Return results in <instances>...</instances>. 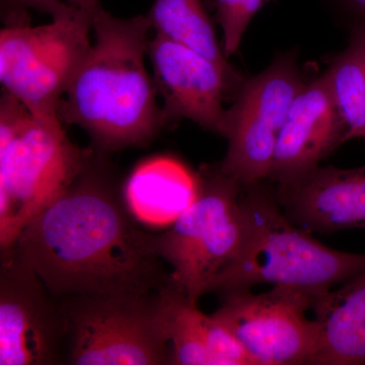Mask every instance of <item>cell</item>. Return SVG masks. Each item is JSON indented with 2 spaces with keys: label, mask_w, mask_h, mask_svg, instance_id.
<instances>
[{
  "label": "cell",
  "mask_w": 365,
  "mask_h": 365,
  "mask_svg": "<svg viewBox=\"0 0 365 365\" xmlns=\"http://www.w3.org/2000/svg\"><path fill=\"white\" fill-rule=\"evenodd\" d=\"M345 135L344 120L326 71L295 97L281 129L269 179L278 186L299 181L344 143Z\"/></svg>",
  "instance_id": "obj_12"
},
{
  "label": "cell",
  "mask_w": 365,
  "mask_h": 365,
  "mask_svg": "<svg viewBox=\"0 0 365 365\" xmlns=\"http://www.w3.org/2000/svg\"><path fill=\"white\" fill-rule=\"evenodd\" d=\"M271 0H215L216 20L222 30L225 57L239 50L247 28L255 14Z\"/></svg>",
  "instance_id": "obj_19"
},
{
  "label": "cell",
  "mask_w": 365,
  "mask_h": 365,
  "mask_svg": "<svg viewBox=\"0 0 365 365\" xmlns=\"http://www.w3.org/2000/svg\"><path fill=\"white\" fill-rule=\"evenodd\" d=\"M146 16L119 19L100 4L93 11L95 42L74 74L59 108L100 151L144 146L165 126L155 81L146 71Z\"/></svg>",
  "instance_id": "obj_2"
},
{
  "label": "cell",
  "mask_w": 365,
  "mask_h": 365,
  "mask_svg": "<svg viewBox=\"0 0 365 365\" xmlns=\"http://www.w3.org/2000/svg\"><path fill=\"white\" fill-rule=\"evenodd\" d=\"M327 72L344 120L345 143L365 139V21L353 28L349 45Z\"/></svg>",
  "instance_id": "obj_18"
},
{
  "label": "cell",
  "mask_w": 365,
  "mask_h": 365,
  "mask_svg": "<svg viewBox=\"0 0 365 365\" xmlns=\"http://www.w3.org/2000/svg\"><path fill=\"white\" fill-rule=\"evenodd\" d=\"M148 56L165 125L188 119L225 136L223 98L239 86L227 72L198 52L158 35L148 43Z\"/></svg>",
  "instance_id": "obj_11"
},
{
  "label": "cell",
  "mask_w": 365,
  "mask_h": 365,
  "mask_svg": "<svg viewBox=\"0 0 365 365\" xmlns=\"http://www.w3.org/2000/svg\"><path fill=\"white\" fill-rule=\"evenodd\" d=\"M91 153L69 140L60 118H38L7 91L0 100V247L66 190Z\"/></svg>",
  "instance_id": "obj_4"
},
{
  "label": "cell",
  "mask_w": 365,
  "mask_h": 365,
  "mask_svg": "<svg viewBox=\"0 0 365 365\" xmlns=\"http://www.w3.org/2000/svg\"><path fill=\"white\" fill-rule=\"evenodd\" d=\"M1 255L0 364L67 361L69 324L60 299L13 250Z\"/></svg>",
  "instance_id": "obj_10"
},
{
  "label": "cell",
  "mask_w": 365,
  "mask_h": 365,
  "mask_svg": "<svg viewBox=\"0 0 365 365\" xmlns=\"http://www.w3.org/2000/svg\"><path fill=\"white\" fill-rule=\"evenodd\" d=\"M69 324L67 364H170L160 292L150 295H72L59 299Z\"/></svg>",
  "instance_id": "obj_7"
},
{
  "label": "cell",
  "mask_w": 365,
  "mask_h": 365,
  "mask_svg": "<svg viewBox=\"0 0 365 365\" xmlns=\"http://www.w3.org/2000/svg\"><path fill=\"white\" fill-rule=\"evenodd\" d=\"M319 340L314 365L365 364V273L314 300Z\"/></svg>",
  "instance_id": "obj_14"
},
{
  "label": "cell",
  "mask_w": 365,
  "mask_h": 365,
  "mask_svg": "<svg viewBox=\"0 0 365 365\" xmlns=\"http://www.w3.org/2000/svg\"><path fill=\"white\" fill-rule=\"evenodd\" d=\"M93 11L71 9L46 25L1 29L0 83L34 116L60 118L64 93L91 47Z\"/></svg>",
  "instance_id": "obj_6"
},
{
  "label": "cell",
  "mask_w": 365,
  "mask_h": 365,
  "mask_svg": "<svg viewBox=\"0 0 365 365\" xmlns=\"http://www.w3.org/2000/svg\"><path fill=\"white\" fill-rule=\"evenodd\" d=\"M223 297L212 316L237 338L251 365L313 364L319 330L316 319L307 317L314 306L311 295L273 285L260 294L242 289Z\"/></svg>",
  "instance_id": "obj_8"
},
{
  "label": "cell",
  "mask_w": 365,
  "mask_h": 365,
  "mask_svg": "<svg viewBox=\"0 0 365 365\" xmlns=\"http://www.w3.org/2000/svg\"><path fill=\"white\" fill-rule=\"evenodd\" d=\"M101 0H1L2 20L4 24L29 20V11L47 14L51 18L71 9L95 11Z\"/></svg>",
  "instance_id": "obj_20"
},
{
  "label": "cell",
  "mask_w": 365,
  "mask_h": 365,
  "mask_svg": "<svg viewBox=\"0 0 365 365\" xmlns=\"http://www.w3.org/2000/svg\"><path fill=\"white\" fill-rule=\"evenodd\" d=\"M244 187L241 251L216 275L208 292L223 295L272 284L302 290L314 300L365 273V254L337 251L314 240L287 217L275 194L261 182Z\"/></svg>",
  "instance_id": "obj_3"
},
{
  "label": "cell",
  "mask_w": 365,
  "mask_h": 365,
  "mask_svg": "<svg viewBox=\"0 0 365 365\" xmlns=\"http://www.w3.org/2000/svg\"><path fill=\"white\" fill-rule=\"evenodd\" d=\"M304 86L289 55L242 83L237 101L227 111L228 148L220 165L225 174L241 186L269 178L281 129Z\"/></svg>",
  "instance_id": "obj_9"
},
{
  "label": "cell",
  "mask_w": 365,
  "mask_h": 365,
  "mask_svg": "<svg viewBox=\"0 0 365 365\" xmlns=\"http://www.w3.org/2000/svg\"><path fill=\"white\" fill-rule=\"evenodd\" d=\"M283 212L309 232L365 230V165L355 169L319 167L275 193Z\"/></svg>",
  "instance_id": "obj_13"
},
{
  "label": "cell",
  "mask_w": 365,
  "mask_h": 365,
  "mask_svg": "<svg viewBox=\"0 0 365 365\" xmlns=\"http://www.w3.org/2000/svg\"><path fill=\"white\" fill-rule=\"evenodd\" d=\"M163 331L170 346V364L215 365L206 344V314L181 285L170 278L160 290Z\"/></svg>",
  "instance_id": "obj_17"
},
{
  "label": "cell",
  "mask_w": 365,
  "mask_h": 365,
  "mask_svg": "<svg viewBox=\"0 0 365 365\" xmlns=\"http://www.w3.org/2000/svg\"><path fill=\"white\" fill-rule=\"evenodd\" d=\"M134 215L102 158L91 153L9 249L58 299L157 294L172 274L158 253V235L143 230Z\"/></svg>",
  "instance_id": "obj_1"
},
{
  "label": "cell",
  "mask_w": 365,
  "mask_h": 365,
  "mask_svg": "<svg viewBox=\"0 0 365 365\" xmlns=\"http://www.w3.org/2000/svg\"><path fill=\"white\" fill-rule=\"evenodd\" d=\"M194 202L157 235L158 253L191 302L207 294L218 273L237 258L246 230L241 185L220 165L203 168Z\"/></svg>",
  "instance_id": "obj_5"
},
{
  "label": "cell",
  "mask_w": 365,
  "mask_h": 365,
  "mask_svg": "<svg viewBox=\"0 0 365 365\" xmlns=\"http://www.w3.org/2000/svg\"><path fill=\"white\" fill-rule=\"evenodd\" d=\"M200 176L174 158H155L141 163L125 187L132 212L151 222L173 223L195 200Z\"/></svg>",
  "instance_id": "obj_15"
},
{
  "label": "cell",
  "mask_w": 365,
  "mask_h": 365,
  "mask_svg": "<svg viewBox=\"0 0 365 365\" xmlns=\"http://www.w3.org/2000/svg\"><path fill=\"white\" fill-rule=\"evenodd\" d=\"M344 1L354 13L360 16L361 20L359 21H365V0H344Z\"/></svg>",
  "instance_id": "obj_21"
},
{
  "label": "cell",
  "mask_w": 365,
  "mask_h": 365,
  "mask_svg": "<svg viewBox=\"0 0 365 365\" xmlns=\"http://www.w3.org/2000/svg\"><path fill=\"white\" fill-rule=\"evenodd\" d=\"M146 16L155 35L198 52L222 67L237 85L242 83L218 44L202 0H155Z\"/></svg>",
  "instance_id": "obj_16"
}]
</instances>
